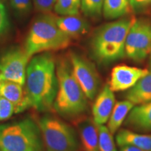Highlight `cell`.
I'll return each instance as SVG.
<instances>
[{
	"label": "cell",
	"instance_id": "obj_1",
	"mask_svg": "<svg viewBox=\"0 0 151 151\" xmlns=\"http://www.w3.org/2000/svg\"><path fill=\"white\" fill-rule=\"evenodd\" d=\"M25 81L32 106L39 111L51 110L58 88L53 56L45 52L34 57L27 65Z\"/></svg>",
	"mask_w": 151,
	"mask_h": 151
},
{
	"label": "cell",
	"instance_id": "obj_2",
	"mask_svg": "<svg viewBox=\"0 0 151 151\" xmlns=\"http://www.w3.org/2000/svg\"><path fill=\"white\" fill-rule=\"evenodd\" d=\"M56 74L58 88L53 104L56 112L65 118H75L86 112L88 98L73 76L69 60H58Z\"/></svg>",
	"mask_w": 151,
	"mask_h": 151
},
{
	"label": "cell",
	"instance_id": "obj_3",
	"mask_svg": "<svg viewBox=\"0 0 151 151\" xmlns=\"http://www.w3.org/2000/svg\"><path fill=\"white\" fill-rule=\"evenodd\" d=\"M135 18H127L101 27L94 36L92 50L99 63L109 64L125 55V41Z\"/></svg>",
	"mask_w": 151,
	"mask_h": 151
},
{
	"label": "cell",
	"instance_id": "obj_4",
	"mask_svg": "<svg viewBox=\"0 0 151 151\" xmlns=\"http://www.w3.org/2000/svg\"><path fill=\"white\" fill-rule=\"evenodd\" d=\"M71 38L58 27L56 17L44 14L35 20L28 33L24 50L30 58L43 52L67 48Z\"/></svg>",
	"mask_w": 151,
	"mask_h": 151
},
{
	"label": "cell",
	"instance_id": "obj_5",
	"mask_svg": "<svg viewBox=\"0 0 151 151\" xmlns=\"http://www.w3.org/2000/svg\"><path fill=\"white\" fill-rule=\"evenodd\" d=\"M40 128L32 120L0 125V151H43Z\"/></svg>",
	"mask_w": 151,
	"mask_h": 151
},
{
	"label": "cell",
	"instance_id": "obj_6",
	"mask_svg": "<svg viewBox=\"0 0 151 151\" xmlns=\"http://www.w3.org/2000/svg\"><path fill=\"white\" fill-rule=\"evenodd\" d=\"M46 151H77L78 141L73 128L56 117L46 115L39 122Z\"/></svg>",
	"mask_w": 151,
	"mask_h": 151
},
{
	"label": "cell",
	"instance_id": "obj_7",
	"mask_svg": "<svg viewBox=\"0 0 151 151\" xmlns=\"http://www.w3.org/2000/svg\"><path fill=\"white\" fill-rule=\"evenodd\" d=\"M125 55L134 61H142L151 52V23L136 20L128 32Z\"/></svg>",
	"mask_w": 151,
	"mask_h": 151
},
{
	"label": "cell",
	"instance_id": "obj_8",
	"mask_svg": "<svg viewBox=\"0 0 151 151\" xmlns=\"http://www.w3.org/2000/svg\"><path fill=\"white\" fill-rule=\"evenodd\" d=\"M73 76L88 99L92 100L99 89L100 81L97 69L92 62L76 52L69 55Z\"/></svg>",
	"mask_w": 151,
	"mask_h": 151
},
{
	"label": "cell",
	"instance_id": "obj_9",
	"mask_svg": "<svg viewBox=\"0 0 151 151\" xmlns=\"http://www.w3.org/2000/svg\"><path fill=\"white\" fill-rule=\"evenodd\" d=\"M29 59L24 49L13 48L5 52L0 58V71L4 80L24 86Z\"/></svg>",
	"mask_w": 151,
	"mask_h": 151
},
{
	"label": "cell",
	"instance_id": "obj_10",
	"mask_svg": "<svg viewBox=\"0 0 151 151\" xmlns=\"http://www.w3.org/2000/svg\"><path fill=\"white\" fill-rule=\"evenodd\" d=\"M148 72L146 69L125 65H116L111 72L109 88L113 92L129 90Z\"/></svg>",
	"mask_w": 151,
	"mask_h": 151
},
{
	"label": "cell",
	"instance_id": "obj_11",
	"mask_svg": "<svg viewBox=\"0 0 151 151\" xmlns=\"http://www.w3.org/2000/svg\"><path fill=\"white\" fill-rule=\"evenodd\" d=\"M116 104V97L109 84L105 85L96 97L92 106V119L97 125H103L108 122Z\"/></svg>",
	"mask_w": 151,
	"mask_h": 151
},
{
	"label": "cell",
	"instance_id": "obj_12",
	"mask_svg": "<svg viewBox=\"0 0 151 151\" xmlns=\"http://www.w3.org/2000/svg\"><path fill=\"white\" fill-rule=\"evenodd\" d=\"M0 96L13 104L15 113L22 112L32 106L26 89L23 86L9 81H2L0 84Z\"/></svg>",
	"mask_w": 151,
	"mask_h": 151
},
{
	"label": "cell",
	"instance_id": "obj_13",
	"mask_svg": "<svg viewBox=\"0 0 151 151\" xmlns=\"http://www.w3.org/2000/svg\"><path fill=\"white\" fill-rule=\"evenodd\" d=\"M125 124L137 130L151 131V101L135 105L125 119Z\"/></svg>",
	"mask_w": 151,
	"mask_h": 151
},
{
	"label": "cell",
	"instance_id": "obj_14",
	"mask_svg": "<svg viewBox=\"0 0 151 151\" xmlns=\"http://www.w3.org/2000/svg\"><path fill=\"white\" fill-rule=\"evenodd\" d=\"M56 22L58 27L71 39L83 37L88 33L90 28L88 22L78 15L56 18Z\"/></svg>",
	"mask_w": 151,
	"mask_h": 151
},
{
	"label": "cell",
	"instance_id": "obj_15",
	"mask_svg": "<svg viewBox=\"0 0 151 151\" xmlns=\"http://www.w3.org/2000/svg\"><path fill=\"white\" fill-rule=\"evenodd\" d=\"M78 131L84 151H99L98 128L93 119L88 118L79 122Z\"/></svg>",
	"mask_w": 151,
	"mask_h": 151
},
{
	"label": "cell",
	"instance_id": "obj_16",
	"mask_svg": "<svg viewBox=\"0 0 151 151\" xmlns=\"http://www.w3.org/2000/svg\"><path fill=\"white\" fill-rule=\"evenodd\" d=\"M118 146H132L146 151H151V135L142 134L128 129L118 130L116 137Z\"/></svg>",
	"mask_w": 151,
	"mask_h": 151
},
{
	"label": "cell",
	"instance_id": "obj_17",
	"mask_svg": "<svg viewBox=\"0 0 151 151\" xmlns=\"http://www.w3.org/2000/svg\"><path fill=\"white\" fill-rule=\"evenodd\" d=\"M124 97L134 106L151 101V71L128 90Z\"/></svg>",
	"mask_w": 151,
	"mask_h": 151
},
{
	"label": "cell",
	"instance_id": "obj_18",
	"mask_svg": "<svg viewBox=\"0 0 151 151\" xmlns=\"http://www.w3.org/2000/svg\"><path fill=\"white\" fill-rule=\"evenodd\" d=\"M134 106V105L127 99L116 103L107 122V127L112 134H114L118 131Z\"/></svg>",
	"mask_w": 151,
	"mask_h": 151
},
{
	"label": "cell",
	"instance_id": "obj_19",
	"mask_svg": "<svg viewBox=\"0 0 151 151\" xmlns=\"http://www.w3.org/2000/svg\"><path fill=\"white\" fill-rule=\"evenodd\" d=\"M129 0H104L103 14L106 19L113 20L125 16L130 9Z\"/></svg>",
	"mask_w": 151,
	"mask_h": 151
},
{
	"label": "cell",
	"instance_id": "obj_20",
	"mask_svg": "<svg viewBox=\"0 0 151 151\" xmlns=\"http://www.w3.org/2000/svg\"><path fill=\"white\" fill-rule=\"evenodd\" d=\"M81 9V0H56L54 10L61 16L78 15Z\"/></svg>",
	"mask_w": 151,
	"mask_h": 151
},
{
	"label": "cell",
	"instance_id": "obj_21",
	"mask_svg": "<svg viewBox=\"0 0 151 151\" xmlns=\"http://www.w3.org/2000/svg\"><path fill=\"white\" fill-rule=\"evenodd\" d=\"M97 128L99 151H117L113 134L108 127L103 124L97 125Z\"/></svg>",
	"mask_w": 151,
	"mask_h": 151
},
{
	"label": "cell",
	"instance_id": "obj_22",
	"mask_svg": "<svg viewBox=\"0 0 151 151\" xmlns=\"http://www.w3.org/2000/svg\"><path fill=\"white\" fill-rule=\"evenodd\" d=\"M104 0H81V9L86 16L95 17L101 14Z\"/></svg>",
	"mask_w": 151,
	"mask_h": 151
},
{
	"label": "cell",
	"instance_id": "obj_23",
	"mask_svg": "<svg viewBox=\"0 0 151 151\" xmlns=\"http://www.w3.org/2000/svg\"><path fill=\"white\" fill-rule=\"evenodd\" d=\"M15 113L14 104L6 98L0 96V121L10 118Z\"/></svg>",
	"mask_w": 151,
	"mask_h": 151
},
{
	"label": "cell",
	"instance_id": "obj_24",
	"mask_svg": "<svg viewBox=\"0 0 151 151\" xmlns=\"http://www.w3.org/2000/svg\"><path fill=\"white\" fill-rule=\"evenodd\" d=\"M11 6L18 14L24 15L29 13L32 8V0H11Z\"/></svg>",
	"mask_w": 151,
	"mask_h": 151
},
{
	"label": "cell",
	"instance_id": "obj_25",
	"mask_svg": "<svg viewBox=\"0 0 151 151\" xmlns=\"http://www.w3.org/2000/svg\"><path fill=\"white\" fill-rule=\"evenodd\" d=\"M56 0H33L37 11L43 14H49L54 9Z\"/></svg>",
	"mask_w": 151,
	"mask_h": 151
},
{
	"label": "cell",
	"instance_id": "obj_26",
	"mask_svg": "<svg viewBox=\"0 0 151 151\" xmlns=\"http://www.w3.org/2000/svg\"><path fill=\"white\" fill-rule=\"evenodd\" d=\"M8 26V20H7L6 13L3 4L0 1V37L4 33Z\"/></svg>",
	"mask_w": 151,
	"mask_h": 151
},
{
	"label": "cell",
	"instance_id": "obj_27",
	"mask_svg": "<svg viewBox=\"0 0 151 151\" xmlns=\"http://www.w3.org/2000/svg\"><path fill=\"white\" fill-rule=\"evenodd\" d=\"M130 6L134 8H141L151 3V0H129Z\"/></svg>",
	"mask_w": 151,
	"mask_h": 151
},
{
	"label": "cell",
	"instance_id": "obj_28",
	"mask_svg": "<svg viewBox=\"0 0 151 151\" xmlns=\"http://www.w3.org/2000/svg\"><path fill=\"white\" fill-rule=\"evenodd\" d=\"M119 151H146L142 149L137 148V147L132 146H123L120 147V150Z\"/></svg>",
	"mask_w": 151,
	"mask_h": 151
},
{
	"label": "cell",
	"instance_id": "obj_29",
	"mask_svg": "<svg viewBox=\"0 0 151 151\" xmlns=\"http://www.w3.org/2000/svg\"><path fill=\"white\" fill-rule=\"evenodd\" d=\"M0 81H4V78L2 74H1V71H0Z\"/></svg>",
	"mask_w": 151,
	"mask_h": 151
},
{
	"label": "cell",
	"instance_id": "obj_30",
	"mask_svg": "<svg viewBox=\"0 0 151 151\" xmlns=\"http://www.w3.org/2000/svg\"><path fill=\"white\" fill-rule=\"evenodd\" d=\"M1 81H0V84H1Z\"/></svg>",
	"mask_w": 151,
	"mask_h": 151
},
{
	"label": "cell",
	"instance_id": "obj_31",
	"mask_svg": "<svg viewBox=\"0 0 151 151\" xmlns=\"http://www.w3.org/2000/svg\"><path fill=\"white\" fill-rule=\"evenodd\" d=\"M150 64H151V60H150Z\"/></svg>",
	"mask_w": 151,
	"mask_h": 151
}]
</instances>
